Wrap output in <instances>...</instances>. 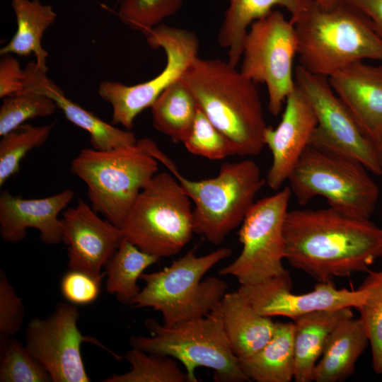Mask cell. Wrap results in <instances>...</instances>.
Segmentation results:
<instances>
[{
  "mask_svg": "<svg viewBox=\"0 0 382 382\" xmlns=\"http://www.w3.org/2000/svg\"><path fill=\"white\" fill-rule=\"evenodd\" d=\"M285 259L318 282L369 271L382 257V228L331 207L288 211Z\"/></svg>",
  "mask_w": 382,
  "mask_h": 382,
  "instance_id": "1",
  "label": "cell"
},
{
  "mask_svg": "<svg viewBox=\"0 0 382 382\" xmlns=\"http://www.w3.org/2000/svg\"><path fill=\"white\" fill-rule=\"evenodd\" d=\"M180 81L236 155L259 154L267 126L255 83L228 62L197 57Z\"/></svg>",
  "mask_w": 382,
  "mask_h": 382,
  "instance_id": "2",
  "label": "cell"
},
{
  "mask_svg": "<svg viewBox=\"0 0 382 382\" xmlns=\"http://www.w3.org/2000/svg\"><path fill=\"white\" fill-rule=\"evenodd\" d=\"M294 24L299 65L312 74L329 77L364 59L382 63V37L369 18L347 1L325 8L313 0Z\"/></svg>",
  "mask_w": 382,
  "mask_h": 382,
  "instance_id": "3",
  "label": "cell"
},
{
  "mask_svg": "<svg viewBox=\"0 0 382 382\" xmlns=\"http://www.w3.org/2000/svg\"><path fill=\"white\" fill-rule=\"evenodd\" d=\"M137 141L175 176L194 202V233L216 245L242 224L265 183L259 166L250 159L223 163L214 178L190 180L180 173L173 161L152 139Z\"/></svg>",
  "mask_w": 382,
  "mask_h": 382,
  "instance_id": "4",
  "label": "cell"
},
{
  "mask_svg": "<svg viewBox=\"0 0 382 382\" xmlns=\"http://www.w3.org/2000/svg\"><path fill=\"white\" fill-rule=\"evenodd\" d=\"M231 254L228 248L202 256L192 250L161 270L144 272L140 279L145 286L131 306L153 308L162 314L166 326L208 315L219 305L228 286L219 278L202 277Z\"/></svg>",
  "mask_w": 382,
  "mask_h": 382,
  "instance_id": "5",
  "label": "cell"
},
{
  "mask_svg": "<svg viewBox=\"0 0 382 382\" xmlns=\"http://www.w3.org/2000/svg\"><path fill=\"white\" fill-rule=\"evenodd\" d=\"M144 325L151 336L131 337L132 348L178 360L185 368L189 382L197 381L195 371L199 367L214 370V380L217 382L250 381L231 348L219 305L205 316L171 326L154 318L147 319Z\"/></svg>",
  "mask_w": 382,
  "mask_h": 382,
  "instance_id": "6",
  "label": "cell"
},
{
  "mask_svg": "<svg viewBox=\"0 0 382 382\" xmlns=\"http://www.w3.org/2000/svg\"><path fill=\"white\" fill-rule=\"evenodd\" d=\"M367 171L354 158L308 145L287 180L291 194L301 205L320 196L337 211L369 220L378 202L379 190Z\"/></svg>",
  "mask_w": 382,
  "mask_h": 382,
  "instance_id": "7",
  "label": "cell"
},
{
  "mask_svg": "<svg viewBox=\"0 0 382 382\" xmlns=\"http://www.w3.org/2000/svg\"><path fill=\"white\" fill-rule=\"evenodd\" d=\"M158 161L137 142L108 151L82 149L71 172L83 180L93 209L121 228L140 192L157 173Z\"/></svg>",
  "mask_w": 382,
  "mask_h": 382,
  "instance_id": "8",
  "label": "cell"
},
{
  "mask_svg": "<svg viewBox=\"0 0 382 382\" xmlns=\"http://www.w3.org/2000/svg\"><path fill=\"white\" fill-rule=\"evenodd\" d=\"M190 199L172 173H156L128 212L121 227L124 237L149 254L176 255L194 233Z\"/></svg>",
  "mask_w": 382,
  "mask_h": 382,
  "instance_id": "9",
  "label": "cell"
},
{
  "mask_svg": "<svg viewBox=\"0 0 382 382\" xmlns=\"http://www.w3.org/2000/svg\"><path fill=\"white\" fill-rule=\"evenodd\" d=\"M298 54L294 24L273 10L253 22L243 45L241 74L255 83H263L268 93V109L277 117L294 89L293 62Z\"/></svg>",
  "mask_w": 382,
  "mask_h": 382,
  "instance_id": "10",
  "label": "cell"
},
{
  "mask_svg": "<svg viewBox=\"0 0 382 382\" xmlns=\"http://www.w3.org/2000/svg\"><path fill=\"white\" fill-rule=\"evenodd\" d=\"M291 195L289 187L255 202L238 231L242 250L219 274L234 277L241 284H255L288 274L285 259L284 223Z\"/></svg>",
  "mask_w": 382,
  "mask_h": 382,
  "instance_id": "11",
  "label": "cell"
},
{
  "mask_svg": "<svg viewBox=\"0 0 382 382\" xmlns=\"http://www.w3.org/2000/svg\"><path fill=\"white\" fill-rule=\"evenodd\" d=\"M148 45L154 49L162 48L166 64L154 78L133 86L104 81L98 87V94L112 108L113 125L130 129L137 116L151 107L158 96L179 81L198 57L199 40L190 30L161 24L146 36Z\"/></svg>",
  "mask_w": 382,
  "mask_h": 382,
  "instance_id": "12",
  "label": "cell"
},
{
  "mask_svg": "<svg viewBox=\"0 0 382 382\" xmlns=\"http://www.w3.org/2000/svg\"><path fill=\"white\" fill-rule=\"evenodd\" d=\"M296 87L312 106L317 125L309 145L330 149L356 159L376 175H381L374 143L335 93L328 78L301 66L294 69Z\"/></svg>",
  "mask_w": 382,
  "mask_h": 382,
  "instance_id": "13",
  "label": "cell"
},
{
  "mask_svg": "<svg viewBox=\"0 0 382 382\" xmlns=\"http://www.w3.org/2000/svg\"><path fill=\"white\" fill-rule=\"evenodd\" d=\"M80 314L72 303H59L46 318L32 319L25 330V346L44 366L53 382H88L81 354L83 342L97 345L117 359L98 339L81 334L77 326Z\"/></svg>",
  "mask_w": 382,
  "mask_h": 382,
  "instance_id": "14",
  "label": "cell"
},
{
  "mask_svg": "<svg viewBox=\"0 0 382 382\" xmlns=\"http://www.w3.org/2000/svg\"><path fill=\"white\" fill-rule=\"evenodd\" d=\"M289 274L270 278L255 284H241L237 290L260 315L284 316L294 320L326 309L358 308L367 296L366 288L357 290L337 289L334 283L318 282L308 293L291 292Z\"/></svg>",
  "mask_w": 382,
  "mask_h": 382,
  "instance_id": "15",
  "label": "cell"
},
{
  "mask_svg": "<svg viewBox=\"0 0 382 382\" xmlns=\"http://www.w3.org/2000/svg\"><path fill=\"white\" fill-rule=\"evenodd\" d=\"M62 238L68 249L69 269L94 276L101 270L124 238L120 228L100 219L84 201L62 213Z\"/></svg>",
  "mask_w": 382,
  "mask_h": 382,
  "instance_id": "16",
  "label": "cell"
},
{
  "mask_svg": "<svg viewBox=\"0 0 382 382\" xmlns=\"http://www.w3.org/2000/svg\"><path fill=\"white\" fill-rule=\"evenodd\" d=\"M317 117L309 101L295 86L285 100L282 119L274 129L267 127L265 145L270 150L272 163L266 182L278 190L310 144Z\"/></svg>",
  "mask_w": 382,
  "mask_h": 382,
  "instance_id": "17",
  "label": "cell"
},
{
  "mask_svg": "<svg viewBox=\"0 0 382 382\" xmlns=\"http://www.w3.org/2000/svg\"><path fill=\"white\" fill-rule=\"evenodd\" d=\"M74 197L69 189L37 199H24L5 190L0 195V233L8 243H17L26 236L28 228L39 231L47 245L62 242L59 214Z\"/></svg>",
  "mask_w": 382,
  "mask_h": 382,
  "instance_id": "18",
  "label": "cell"
},
{
  "mask_svg": "<svg viewBox=\"0 0 382 382\" xmlns=\"http://www.w3.org/2000/svg\"><path fill=\"white\" fill-rule=\"evenodd\" d=\"M328 78L332 88L375 144L382 136V63L353 62Z\"/></svg>",
  "mask_w": 382,
  "mask_h": 382,
  "instance_id": "19",
  "label": "cell"
},
{
  "mask_svg": "<svg viewBox=\"0 0 382 382\" xmlns=\"http://www.w3.org/2000/svg\"><path fill=\"white\" fill-rule=\"evenodd\" d=\"M25 89L45 94L52 98L66 119L86 131L94 149L108 151L135 145L134 134L105 122L93 112L83 108L66 96L62 88L38 68L35 62H29L25 69Z\"/></svg>",
  "mask_w": 382,
  "mask_h": 382,
  "instance_id": "20",
  "label": "cell"
},
{
  "mask_svg": "<svg viewBox=\"0 0 382 382\" xmlns=\"http://www.w3.org/2000/svg\"><path fill=\"white\" fill-rule=\"evenodd\" d=\"M353 317L351 308L315 311L293 320L294 379L313 381V371L328 339L342 320Z\"/></svg>",
  "mask_w": 382,
  "mask_h": 382,
  "instance_id": "21",
  "label": "cell"
},
{
  "mask_svg": "<svg viewBox=\"0 0 382 382\" xmlns=\"http://www.w3.org/2000/svg\"><path fill=\"white\" fill-rule=\"evenodd\" d=\"M219 306L226 337L237 358L255 353L272 337L276 322L259 314L238 291L226 293Z\"/></svg>",
  "mask_w": 382,
  "mask_h": 382,
  "instance_id": "22",
  "label": "cell"
},
{
  "mask_svg": "<svg viewBox=\"0 0 382 382\" xmlns=\"http://www.w3.org/2000/svg\"><path fill=\"white\" fill-rule=\"evenodd\" d=\"M369 340L360 319L353 317L340 322L331 332L314 371L313 381L337 382L352 376Z\"/></svg>",
  "mask_w": 382,
  "mask_h": 382,
  "instance_id": "23",
  "label": "cell"
},
{
  "mask_svg": "<svg viewBox=\"0 0 382 382\" xmlns=\"http://www.w3.org/2000/svg\"><path fill=\"white\" fill-rule=\"evenodd\" d=\"M228 6L218 34L219 44L228 50V62L238 64L245 37L250 25L267 16L276 6L285 8L294 22L310 6L313 0H226Z\"/></svg>",
  "mask_w": 382,
  "mask_h": 382,
  "instance_id": "24",
  "label": "cell"
},
{
  "mask_svg": "<svg viewBox=\"0 0 382 382\" xmlns=\"http://www.w3.org/2000/svg\"><path fill=\"white\" fill-rule=\"evenodd\" d=\"M250 381L289 382L294 379L293 322H276L271 339L255 353L237 358Z\"/></svg>",
  "mask_w": 382,
  "mask_h": 382,
  "instance_id": "25",
  "label": "cell"
},
{
  "mask_svg": "<svg viewBox=\"0 0 382 382\" xmlns=\"http://www.w3.org/2000/svg\"><path fill=\"white\" fill-rule=\"evenodd\" d=\"M16 16L17 30L11 40L0 50L1 55L33 54L39 69L47 73L48 53L42 45L45 30L52 25L57 13L52 6L39 0H11Z\"/></svg>",
  "mask_w": 382,
  "mask_h": 382,
  "instance_id": "26",
  "label": "cell"
},
{
  "mask_svg": "<svg viewBox=\"0 0 382 382\" xmlns=\"http://www.w3.org/2000/svg\"><path fill=\"white\" fill-rule=\"evenodd\" d=\"M161 259L146 253L124 237L119 248L104 266L106 289L124 304H132L141 289L137 285L144 272Z\"/></svg>",
  "mask_w": 382,
  "mask_h": 382,
  "instance_id": "27",
  "label": "cell"
},
{
  "mask_svg": "<svg viewBox=\"0 0 382 382\" xmlns=\"http://www.w3.org/2000/svg\"><path fill=\"white\" fill-rule=\"evenodd\" d=\"M151 108L154 128L174 142L183 143L194 122L197 104L180 79L166 88Z\"/></svg>",
  "mask_w": 382,
  "mask_h": 382,
  "instance_id": "28",
  "label": "cell"
},
{
  "mask_svg": "<svg viewBox=\"0 0 382 382\" xmlns=\"http://www.w3.org/2000/svg\"><path fill=\"white\" fill-rule=\"evenodd\" d=\"M124 358L132 369L123 374H113L104 382H189L186 372L178 366L175 359L150 354L132 348Z\"/></svg>",
  "mask_w": 382,
  "mask_h": 382,
  "instance_id": "29",
  "label": "cell"
},
{
  "mask_svg": "<svg viewBox=\"0 0 382 382\" xmlns=\"http://www.w3.org/2000/svg\"><path fill=\"white\" fill-rule=\"evenodd\" d=\"M54 124L33 126L23 124L2 136L0 141V187L16 175L26 154L48 139Z\"/></svg>",
  "mask_w": 382,
  "mask_h": 382,
  "instance_id": "30",
  "label": "cell"
},
{
  "mask_svg": "<svg viewBox=\"0 0 382 382\" xmlns=\"http://www.w3.org/2000/svg\"><path fill=\"white\" fill-rule=\"evenodd\" d=\"M366 289L364 301L357 308L367 332L371 350L372 368L382 374V271H369L361 284Z\"/></svg>",
  "mask_w": 382,
  "mask_h": 382,
  "instance_id": "31",
  "label": "cell"
},
{
  "mask_svg": "<svg viewBox=\"0 0 382 382\" xmlns=\"http://www.w3.org/2000/svg\"><path fill=\"white\" fill-rule=\"evenodd\" d=\"M1 382H50L44 366L26 346L13 339H1Z\"/></svg>",
  "mask_w": 382,
  "mask_h": 382,
  "instance_id": "32",
  "label": "cell"
},
{
  "mask_svg": "<svg viewBox=\"0 0 382 382\" xmlns=\"http://www.w3.org/2000/svg\"><path fill=\"white\" fill-rule=\"evenodd\" d=\"M57 105L47 96L25 89L4 98L0 108V136L2 137L28 120L52 115Z\"/></svg>",
  "mask_w": 382,
  "mask_h": 382,
  "instance_id": "33",
  "label": "cell"
},
{
  "mask_svg": "<svg viewBox=\"0 0 382 382\" xmlns=\"http://www.w3.org/2000/svg\"><path fill=\"white\" fill-rule=\"evenodd\" d=\"M184 0H120V20L145 37L167 17L181 8Z\"/></svg>",
  "mask_w": 382,
  "mask_h": 382,
  "instance_id": "34",
  "label": "cell"
},
{
  "mask_svg": "<svg viewBox=\"0 0 382 382\" xmlns=\"http://www.w3.org/2000/svg\"><path fill=\"white\" fill-rule=\"evenodd\" d=\"M183 144L190 154L210 160L236 155L233 143L212 123L198 105L192 128Z\"/></svg>",
  "mask_w": 382,
  "mask_h": 382,
  "instance_id": "35",
  "label": "cell"
},
{
  "mask_svg": "<svg viewBox=\"0 0 382 382\" xmlns=\"http://www.w3.org/2000/svg\"><path fill=\"white\" fill-rule=\"evenodd\" d=\"M104 276L97 277L84 271L70 269L61 279V292L66 301L75 306L91 303L100 295Z\"/></svg>",
  "mask_w": 382,
  "mask_h": 382,
  "instance_id": "36",
  "label": "cell"
},
{
  "mask_svg": "<svg viewBox=\"0 0 382 382\" xmlns=\"http://www.w3.org/2000/svg\"><path fill=\"white\" fill-rule=\"evenodd\" d=\"M25 306L7 278L0 272V333L1 339L9 338L21 328Z\"/></svg>",
  "mask_w": 382,
  "mask_h": 382,
  "instance_id": "37",
  "label": "cell"
},
{
  "mask_svg": "<svg viewBox=\"0 0 382 382\" xmlns=\"http://www.w3.org/2000/svg\"><path fill=\"white\" fill-rule=\"evenodd\" d=\"M25 71L11 54H3L0 60V98H4L25 90Z\"/></svg>",
  "mask_w": 382,
  "mask_h": 382,
  "instance_id": "38",
  "label": "cell"
},
{
  "mask_svg": "<svg viewBox=\"0 0 382 382\" xmlns=\"http://www.w3.org/2000/svg\"><path fill=\"white\" fill-rule=\"evenodd\" d=\"M362 11L382 37V0H347Z\"/></svg>",
  "mask_w": 382,
  "mask_h": 382,
  "instance_id": "39",
  "label": "cell"
},
{
  "mask_svg": "<svg viewBox=\"0 0 382 382\" xmlns=\"http://www.w3.org/2000/svg\"><path fill=\"white\" fill-rule=\"evenodd\" d=\"M314 2L322 8H331L342 4L347 0H313Z\"/></svg>",
  "mask_w": 382,
  "mask_h": 382,
  "instance_id": "40",
  "label": "cell"
},
{
  "mask_svg": "<svg viewBox=\"0 0 382 382\" xmlns=\"http://www.w3.org/2000/svg\"><path fill=\"white\" fill-rule=\"evenodd\" d=\"M377 161L382 173V136L374 144Z\"/></svg>",
  "mask_w": 382,
  "mask_h": 382,
  "instance_id": "41",
  "label": "cell"
}]
</instances>
